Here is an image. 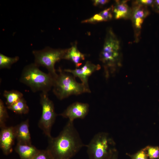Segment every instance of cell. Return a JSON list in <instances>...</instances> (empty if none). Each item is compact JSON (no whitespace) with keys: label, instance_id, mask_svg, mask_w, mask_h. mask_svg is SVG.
Returning a JSON list of instances; mask_svg holds the SVG:
<instances>
[{"label":"cell","instance_id":"cell-1","mask_svg":"<svg viewBox=\"0 0 159 159\" xmlns=\"http://www.w3.org/2000/svg\"><path fill=\"white\" fill-rule=\"evenodd\" d=\"M73 122L68 120L57 136L48 138L46 149L53 159H71L86 146Z\"/></svg>","mask_w":159,"mask_h":159},{"label":"cell","instance_id":"cell-2","mask_svg":"<svg viewBox=\"0 0 159 159\" xmlns=\"http://www.w3.org/2000/svg\"><path fill=\"white\" fill-rule=\"evenodd\" d=\"M120 42L111 28L107 30L100 59L104 67L105 77L114 73L121 65Z\"/></svg>","mask_w":159,"mask_h":159},{"label":"cell","instance_id":"cell-3","mask_svg":"<svg viewBox=\"0 0 159 159\" xmlns=\"http://www.w3.org/2000/svg\"><path fill=\"white\" fill-rule=\"evenodd\" d=\"M19 81L34 92L48 93L53 87L54 79L49 74L42 71L39 67L32 63L24 67Z\"/></svg>","mask_w":159,"mask_h":159},{"label":"cell","instance_id":"cell-4","mask_svg":"<svg viewBox=\"0 0 159 159\" xmlns=\"http://www.w3.org/2000/svg\"><path fill=\"white\" fill-rule=\"evenodd\" d=\"M58 71L52 88L54 94L58 99L62 100L72 95L88 93L83 85L77 82L73 75L63 71L60 68Z\"/></svg>","mask_w":159,"mask_h":159},{"label":"cell","instance_id":"cell-5","mask_svg":"<svg viewBox=\"0 0 159 159\" xmlns=\"http://www.w3.org/2000/svg\"><path fill=\"white\" fill-rule=\"evenodd\" d=\"M86 147L89 159H110L117 150L112 138L104 132L96 134Z\"/></svg>","mask_w":159,"mask_h":159},{"label":"cell","instance_id":"cell-6","mask_svg":"<svg viewBox=\"0 0 159 159\" xmlns=\"http://www.w3.org/2000/svg\"><path fill=\"white\" fill-rule=\"evenodd\" d=\"M67 49H54L47 47L40 50L32 51L34 56V63L37 66H42L45 68L48 73L54 80L57 76L55 69V63L61 59H63L67 52Z\"/></svg>","mask_w":159,"mask_h":159},{"label":"cell","instance_id":"cell-7","mask_svg":"<svg viewBox=\"0 0 159 159\" xmlns=\"http://www.w3.org/2000/svg\"><path fill=\"white\" fill-rule=\"evenodd\" d=\"M40 102L42 107V113L38 125L48 138L52 136L51 130L57 114L55 112L54 104L49 97L48 93H41Z\"/></svg>","mask_w":159,"mask_h":159},{"label":"cell","instance_id":"cell-8","mask_svg":"<svg viewBox=\"0 0 159 159\" xmlns=\"http://www.w3.org/2000/svg\"><path fill=\"white\" fill-rule=\"evenodd\" d=\"M100 66L99 64H95L89 61H87L82 67L75 69H65L64 71L72 74L75 77L79 78L82 83L84 86L88 93H90L88 80L89 77L94 72L99 70Z\"/></svg>","mask_w":159,"mask_h":159},{"label":"cell","instance_id":"cell-9","mask_svg":"<svg viewBox=\"0 0 159 159\" xmlns=\"http://www.w3.org/2000/svg\"><path fill=\"white\" fill-rule=\"evenodd\" d=\"M89 108L87 103L76 102L69 105L59 115L74 122L77 119H84L88 113Z\"/></svg>","mask_w":159,"mask_h":159},{"label":"cell","instance_id":"cell-10","mask_svg":"<svg viewBox=\"0 0 159 159\" xmlns=\"http://www.w3.org/2000/svg\"><path fill=\"white\" fill-rule=\"evenodd\" d=\"M16 139L14 126H6L1 128L0 147L4 155H8L11 153Z\"/></svg>","mask_w":159,"mask_h":159},{"label":"cell","instance_id":"cell-11","mask_svg":"<svg viewBox=\"0 0 159 159\" xmlns=\"http://www.w3.org/2000/svg\"><path fill=\"white\" fill-rule=\"evenodd\" d=\"M149 12L145 6L135 2L132 11V19L134 28L139 32L141 28L144 19L148 15Z\"/></svg>","mask_w":159,"mask_h":159},{"label":"cell","instance_id":"cell-12","mask_svg":"<svg viewBox=\"0 0 159 159\" xmlns=\"http://www.w3.org/2000/svg\"><path fill=\"white\" fill-rule=\"evenodd\" d=\"M29 122V119H27L14 126L17 143L32 144Z\"/></svg>","mask_w":159,"mask_h":159},{"label":"cell","instance_id":"cell-13","mask_svg":"<svg viewBox=\"0 0 159 159\" xmlns=\"http://www.w3.org/2000/svg\"><path fill=\"white\" fill-rule=\"evenodd\" d=\"M14 150L19 155L20 159H32L40 150L32 144L29 145L17 143Z\"/></svg>","mask_w":159,"mask_h":159},{"label":"cell","instance_id":"cell-14","mask_svg":"<svg viewBox=\"0 0 159 159\" xmlns=\"http://www.w3.org/2000/svg\"><path fill=\"white\" fill-rule=\"evenodd\" d=\"M77 44L76 43L70 48L67 49L63 59L71 61L74 64L76 68H78L85 60V56L79 51Z\"/></svg>","mask_w":159,"mask_h":159},{"label":"cell","instance_id":"cell-15","mask_svg":"<svg viewBox=\"0 0 159 159\" xmlns=\"http://www.w3.org/2000/svg\"><path fill=\"white\" fill-rule=\"evenodd\" d=\"M112 6V11L116 19H127L131 15L132 11L127 1H116L115 6Z\"/></svg>","mask_w":159,"mask_h":159},{"label":"cell","instance_id":"cell-16","mask_svg":"<svg viewBox=\"0 0 159 159\" xmlns=\"http://www.w3.org/2000/svg\"><path fill=\"white\" fill-rule=\"evenodd\" d=\"M112 7L105 9L91 18L84 20L82 23H94L110 20L112 18Z\"/></svg>","mask_w":159,"mask_h":159},{"label":"cell","instance_id":"cell-17","mask_svg":"<svg viewBox=\"0 0 159 159\" xmlns=\"http://www.w3.org/2000/svg\"><path fill=\"white\" fill-rule=\"evenodd\" d=\"M7 108L14 113L19 114H26L29 111L26 100L23 97L15 103L7 106Z\"/></svg>","mask_w":159,"mask_h":159},{"label":"cell","instance_id":"cell-18","mask_svg":"<svg viewBox=\"0 0 159 159\" xmlns=\"http://www.w3.org/2000/svg\"><path fill=\"white\" fill-rule=\"evenodd\" d=\"M3 95L6 99V106L15 103L23 97L22 93L16 90H5Z\"/></svg>","mask_w":159,"mask_h":159},{"label":"cell","instance_id":"cell-19","mask_svg":"<svg viewBox=\"0 0 159 159\" xmlns=\"http://www.w3.org/2000/svg\"><path fill=\"white\" fill-rule=\"evenodd\" d=\"M19 59L17 56L10 57L1 53L0 54V69H10L12 65Z\"/></svg>","mask_w":159,"mask_h":159},{"label":"cell","instance_id":"cell-20","mask_svg":"<svg viewBox=\"0 0 159 159\" xmlns=\"http://www.w3.org/2000/svg\"><path fill=\"white\" fill-rule=\"evenodd\" d=\"M9 118V115L2 100L0 99V127L1 128L6 126L5 122Z\"/></svg>","mask_w":159,"mask_h":159},{"label":"cell","instance_id":"cell-21","mask_svg":"<svg viewBox=\"0 0 159 159\" xmlns=\"http://www.w3.org/2000/svg\"><path fill=\"white\" fill-rule=\"evenodd\" d=\"M148 157L150 159H159V147L148 146L145 148Z\"/></svg>","mask_w":159,"mask_h":159},{"label":"cell","instance_id":"cell-22","mask_svg":"<svg viewBox=\"0 0 159 159\" xmlns=\"http://www.w3.org/2000/svg\"><path fill=\"white\" fill-rule=\"evenodd\" d=\"M128 155L131 159H148V156L145 148L141 149L133 155Z\"/></svg>","mask_w":159,"mask_h":159},{"label":"cell","instance_id":"cell-23","mask_svg":"<svg viewBox=\"0 0 159 159\" xmlns=\"http://www.w3.org/2000/svg\"><path fill=\"white\" fill-rule=\"evenodd\" d=\"M32 159H53L51 155L46 149L40 150Z\"/></svg>","mask_w":159,"mask_h":159},{"label":"cell","instance_id":"cell-24","mask_svg":"<svg viewBox=\"0 0 159 159\" xmlns=\"http://www.w3.org/2000/svg\"><path fill=\"white\" fill-rule=\"evenodd\" d=\"M109 1L107 0H95L93 2L95 6H102L107 3Z\"/></svg>","mask_w":159,"mask_h":159},{"label":"cell","instance_id":"cell-25","mask_svg":"<svg viewBox=\"0 0 159 159\" xmlns=\"http://www.w3.org/2000/svg\"><path fill=\"white\" fill-rule=\"evenodd\" d=\"M138 2L140 4L146 6L151 5L153 2V1L151 0H141Z\"/></svg>","mask_w":159,"mask_h":159},{"label":"cell","instance_id":"cell-26","mask_svg":"<svg viewBox=\"0 0 159 159\" xmlns=\"http://www.w3.org/2000/svg\"><path fill=\"white\" fill-rule=\"evenodd\" d=\"M118 152L116 150L114 152L110 159H118Z\"/></svg>","mask_w":159,"mask_h":159},{"label":"cell","instance_id":"cell-27","mask_svg":"<svg viewBox=\"0 0 159 159\" xmlns=\"http://www.w3.org/2000/svg\"><path fill=\"white\" fill-rule=\"evenodd\" d=\"M155 4L159 9V0H157L155 1Z\"/></svg>","mask_w":159,"mask_h":159}]
</instances>
